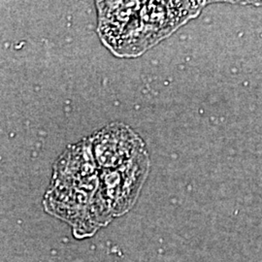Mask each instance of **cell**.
Listing matches in <instances>:
<instances>
[{
	"label": "cell",
	"instance_id": "obj_1",
	"mask_svg": "<svg viewBox=\"0 0 262 262\" xmlns=\"http://www.w3.org/2000/svg\"><path fill=\"white\" fill-rule=\"evenodd\" d=\"M205 1L98 2V32L119 56H139L196 17Z\"/></svg>",
	"mask_w": 262,
	"mask_h": 262
}]
</instances>
